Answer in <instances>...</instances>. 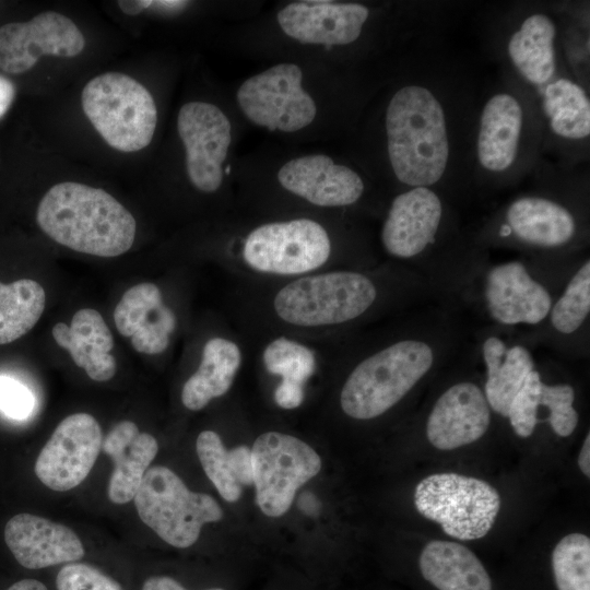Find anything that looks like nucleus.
Returning <instances> with one entry per match:
<instances>
[{"instance_id": "7c9ffc66", "label": "nucleus", "mask_w": 590, "mask_h": 590, "mask_svg": "<svg viewBox=\"0 0 590 590\" xmlns=\"http://www.w3.org/2000/svg\"><path fill=\"white\" fill-rule=\"evenodd\" d=\"M590 315V261L578 267L567 281L560 296L553 300L545 319L550 335L576 338L589 322Z\"/></svg>"}, {"instance_id": "ddd939ff", "label": "nucleus", "mask_w": 590, "mask_h": 590, "mask_svg": "<svg viewBox=\"0 0 590 590\" xmlns=\"http://www.w3.org/2000/svg\"><path fill=\"white\" fill-rule=\"evenodd\" d=\"M102 447V429L94 416L75 413L63 418L40 450L35 474L48 488L66 492L91 472Z\"/></svg>"}, {"instance_id": "49530a36", "label": "nucleus", "mask_w": 590, "mask_h": 590, "mask_svg": "<svg viewBox=\"0 0 590 590\" xmlns=\"http://www.w3.org/2000/svg\"><path fill=\"white\" fill-rule=\"evenodd\" d=\"M8 590H48L47 587L35 579H23L13 583Z\"/></svg>"}, {"instance_id": "5701e85b", "label": "nucleus", "mask_w": 590, "mask_h": 590, "mask_svg": "<svg viewBox=\"0 0 590 590\" xmlns=\"http://www.w3.org/2000/svg\"><path fill=\"white\" fill-rule=\"evenodd\" d=\"M480 350L486 370L483 391L488 405L507 417L514 398L535 368L534 356L524 344L507 342L493 333L482 340Z\"/></svg>"}, {"instance_id": "f704fd0d", "label": "nucleus", "mask_w": 590, "mask_h": 590, "mask_svg": "<svg viewBox=\"0 0 590 590\" xmlns=\"http://www.w3.org/2000/svg\"><path fill=\"white\" fill-rule=\"evenodd\" d=\"M576 392L569 384L540 385L539 404L545 406L547 421L553 432L560 437L574 433L579 416L574 406Z\"/></svg>"}, {"instance_id": "4468645a", "label": "nucleus", "mask_w": 590, "mask_h": 590, "mask_svg": "<svg viewBox=\"0 0 590 590\" xmlns=\"http://www.w3.org/2000/svg\"><path fill=\"white\" fill-rule=\"evenodd\" d=\"M84 46V36L73 21L58 12H42L27 22L0 27V69L23 73L43 56L71 58Z\"/></svg>"}, {"instance_id": "7ed1b4c3", "label": "nucleus", "mask_w": 590, "mask_h": 590, "mask_svg": "<svg viewBox=\"0 0 590 590\" xmlns=\"http://www.w3.org/2000/svg\"><path fill=\"white\" fill-rule=\"evenodd\" d=\"M388 156L396 177L412 187L437 182L447 166L449 144L442 107L418 85L400 88L386 110Z\"/></svg>"}, {"instance_id": "473e14b6", "label": "nucleus", "mask_w": 590, "mask_h": 590, "mask_svg": "<svg viewBox=\"0 0 590 590\" xmlns=\"http://www.w3.org/2000/svg\"><path fill=\"white\" fill-rule=\"evenodd\" d=\"M262 361L267 370L282 377V381L304 386L316 367L314 352L296 341L278 338L264 349Z\"/></svg>"}, {"instance_id": "f3484780", "label": "nucleus", "mask_w": 590, "mask_h": 590, "mask_svg": "<svg viewBox=\"0 0 590 590\" xmlns=\"http://www.w3.org/2000/svg\"><path fill=\"white\" fill-rule=\"evenodd\" d=\"M491 408L483 389L471 380L449 386L426 420V436L437 449L452 450L479 440L489 428Z\"/></svg>"}, {"instance_id": "aec40b11", "label": "nucleus", "mask_w": 590, "mask_h": 590, "mask_svg": "<svg viewBox=\"0 0 590 590\" xmlns=\"http://www.w3.org/2000/svg\"><path fill=\"white\" fill-rule=\"evenodd\" d=\"M114 321L119 333L130 338L135 351L160 354L169 344L176 327V317L164 305L160 288L153 283L130 287L116 305Z\"/></svg>"}, {"instance_id": "9d476101", "label": "nucleus", "mask_w": 590, "mask_h": 590, "mask_svg": "<svg viewBox=\"0 0 590 590\" xmlns=\"http://www.w3.org/2000/svg\"><path fill=\"white\" fill-rule=\"evenodd\" d=\"M469 283L470 298L498 327L539 326L554 300L548 288L517 260L487 267Z\"/></svg>"}, {"instance_id": "4c0bfd02", "label": "nucleus", "mask_w": 590, "mask_h": 590, "mask_svg": "<svg viewBox=\"0 0 590 590\" xmlns=\"http://www.w3.org/2000/svg\"><path fill=\"white\" fill-rule=\"evenodd\" d=\"M34 406L31 391L17 380L0 376V411L14 420L26 418Z\"/></svg>"}, {"instance_id": "cd10ccee", "label": "nucleus", "mask_w": 590, "mask_h": 590, "mask_svg": "<svg viewBox=\"0 0 590 590\" xmlns=\"http://www.w3.org/2000/svg\"><path fill=\"white\" fill-rule=\"evenodd\" d=\"M554 37V24L544 14L529 16L511 36L508 44L509 56L528 81L543 84L553 75Z\"/></svg>"}, {"instance_id": "b1692460", "label": "nucleus", "mask_w": 590, "mask_h": 590, "mask_svg": "<svg viewBox=\"0 0 590 590\" xmlns=\"http://www.w3.org/2000/svg\"><path fill=\"white\" fill-rule=\"evenodd\" d=\"M505 217L515 238L535 248H560L576 234V221L568 209L545 198L517 199L507 209Z\"/></svg>"}, {"instance_id": "c85d7f7f", "label": "nucleus", "mask_w": 590, "mask_h": 590, "mask_svg": "<svg viewBox=\"0 0 590 590\" xmlns=\"http://www.w3.org/2000/svg\"><path fill=\"white\" fill-rule=\"evenodd\" d=\"M45 305V290L34 280L0 283V345L26 334L39 320Z\"/></svg>"}, {"instance_id": "f257e3e1", "label": "nucleus", "mask_w": 590, "mask_h": 590, "mask_svg": "<svg viewBox=\"0 0 590 590\" xmlns=\"http://www.w3.org/2000/svg\"><path fill=\"white\" fill-rule=\"evenodd\" d=\"M462 343L463 329L449 309H417L403 334L352 368L340 393L342 411L358 421L381 416L444 361L457 357Z\"/></svg>"}, {"instance_id": "58836bf2", "label": "nucleus", "mask_w": 590, "mask_h": 590, "mask_svg": "<svg viewBox=\"0 0 590 590\" xmlns=\"http://www.w3.org/2000/svg\"><path fill=\"white\" fill-rule=\"evenodd\" d=\"M234 474L240 485H250L252 477L251 449L247 446H238L229 450Z\"/></svg>"}, {"instance_id": "6e6552de", "label": "nucleus", "mask_w": 590, "mask_h": 590, "mask_svg": "<svg viewBox=\"0 0 590 590\" xmlns=\"http://www.w3.org/2000/svg\"><path fill=\"white\" fill-rule=\"evenodd\" d=\"M241 255L255 271L300 275L329 260L331 239L327 229L311 219L266 223L247 235Z\"/></svg>"}, {"instance_id": "c756f323", "label": "nucleus", "mask_w": 590, "mask_h": 590, "mask_svg": "<svg viewBox=\"0 0 590 590\" xmlns=\"http://www.w3.org/2000/svg\"><path fill=\"white\" fill-rule=\"evenodd\" d=\"M543 107L556 134L575 140L589 135L590 103L576 83L560 79L547 85Z\"/></svg>"}, {"instance_id": "2eb2a0df", "label": "nucleus", "mask_w": 590, "mask_h": 590, "mask_svg": "<svg viewBox=\"0 0 590 590\" xmlns=\"http://www.w3.org/2000/svg\"><path fill=\"white\" fill-rule=\"evenodd\" d=\"M369 16L367 7L354 2L294 1L278 11L282 32L305 45L344 46L358 39Z\"/></svg>"}, {"instance_id": "de8ad7c7", "label": "nucleus", "mask_w": 590, "mask_h": 590, "mask_svg": "<svg viewBox=\"0 0 590 590\" xmlns=\"http://www.w3.org/2000/svg\"><path fill=\"white\" fill-rule=\"evenodd\" d=\"M299 507L307 514H316L319 506L316 497L310 493H305L298 500Z\"/></svg>"}, {"instance_id": "20e7f679", "label": "nucleus", "mask_w": 590, "mask_h": 590, "mask_svg": "<svg viewBox=\"0 0 590 590\" xmlns=\"http://www.w3.org/2000/svg\"><path fill=\"white\" fill-rule=\"evenodd\" d=\"M379 290L368 274L337 270L298 278L273 298V309L296 327L339 326L357 320L376 305Z\"/></svg>"}, {"instance_id": "f8f14e48", "label": "nucleus", "mask_w": 590, "mask_h": 590, "mask_svg": "<svg viewBox=\"0 0 590 590\" xmlns=\"http://www.w3.org/2000/svg\"><path fill=\"white\" fill-rule=\"evenodd\" d=\"M177 131L190 182L204 193L215 192L224 180L223 166L233 139L228 117L214 104L188 102L179 109Z\"/></svg>"}, {"instance_id": "c03bdc74", "label": "nucleus", "mask_w": 590, "mask_h": 590, "mask_svg": "<svg viewBox=\"0 0 590 590\" xmlns=\"http://www.w3.org/2000/svg\"><path fill=\"white\" fill-rule=\"evenodd\" d=\"M189 4L188 1L179 0H160L151 1L150 9H155L163 12H178Z\"/></svg>"}, {"instance_id": "423d86ee", "label": "nucleus", "mask_w": 590, "mask_h": 590, "mask_svg": "<svg viewBox=\"0 0 590 590\" xmlns=\"http://www.w3.org/2000/svg\"><path fill=\"white\" fill-rule=\"evenodd\" d=\"M133 499L142 522L179 548L191 546L204 523L223 517L212 496L191 492L179 476L162 465L148 469Z\"/></svg>"}, {"instance_id": "ea45409f", "label": "nucleus", "mask_w": 590, "mask_h": 590, "mask_svg": "<svg viewBox=\"0 0 590 590\" xmlns=\"http://www.w3.org/2000/svg\"><path fill=\"white\" fill-rule=\"evenodd\" d=\"M304 400V386L281 381L274 391L275 403L286 410L298 408Z\"/></svg>"}, {"instance_id": "9b49d317", "label": "nucleus", "mask_w": 590, "mask_h": 590, "mask_svg": "<svg viewBox=\"0 0 590 590\" xmlns=\"http://www.w3.org/2000/svg\"><path fill=\"white\" fill-rule=\"evenodd\" d=\"M256 502L269 517H280L292 505L299 486L318 474L321 460L303 440L279 432L261 434L251 448Z\"/></svg>"}, {"instance_id": "4be33fe9", "label": "nucleus", "mask_w": 590, "mask_h": 590, "mask_svg": "<svg viewBox=\"0 0 590 590\" xmlns=\"http://www.w3.org/2000/svg\"><path fill=\"white\" fill-rule=\"evenodd\" d=\"M103 451L114 461L108 484V498L114 504L132 500L158 445L148 433H141L131 421H121L113 427L102 444Z\"/></svg>"}, {"instance_id": "a878e982", "label": "nucleus", "mask_w": 590, "mask_h": 590, "mask_svg": "<svg viewBox=\"0 0 590 590\" xmlns=\"http://www.w3.org/2000/svg\"><path fill=\"white\" fill-rule=\"evenodd\" d=\"M522 127V109L508 94H497L485 105L480 122L477 155L489 170L502 172L515 161Z\"/></svg>"}, {"instance_id": "0eeeda50", "label": "nucleus", "mask_w": 590, "mask_h": 590, "mask_svg": "<svg viewBox=\"0 0 590 590\" xmlns=\"http://www.w3.org/2000/svg\"><path fill=\"white\" fill-rule=\"evenodd\" d=\"M414 504L425 518L458 540H476L492 529L500 508L498 492L487 482L457 473H436L416 486Z\"/></svg>"}, {"instance_id": "1a4fd4ad", "label": "nucleus", "mask_w": 590, "mask_h": 590, "mask_svg": "<svg viewBox=\"0 0 590 590\" xmlns=\"http://www.w3.org/2000/svg\"><path fill=\"white\" fill-rule=\"evenodd\" d=\"M302 81L298 64L276 63L246 79L237 88L236 102L253 125L270 131L297 132L317 115L315 99L303 88Z\"/></svg>"}, {"instance_id": "c9c22d12", "label": "nucleus", "mask_w": 590, "mask_h": 590, "mask_svg": "<svg viewBox=\"0 0 590 590\" xmlns=\"http://www.w3.org/2000/svg\"><path fill=\"white\" fill-rule=\"evenodd\" d=\"M541 381V373L534 368L509 406L507 418L514 433L521 438L530 437L538 425L535 415Z\"/></svg>"}, {"instance_id": "412c9836", "label": "nucleus", "mask_w": 590, "mask_h": 590, "mask_svg": "<svg viewBox=\"0 0 590 590\" xmlns=\"http://www.w3.org/2000/svg\"><path fill=\"white\" fill-rule=\"evenodd\" d=\"M54 340L67 350L76 366L95 381H106L117 370L113 334L102 315L92 308L78 310L70 326L57 322L51 330Z\"/></svg>"}, {"instance_id": "39448f33", "label": "nucleus", "mask_w": 590, "mask_h": 590, "mask_svg": "<svg viewBox=\"0 0 590 590\" xmlns=\"http://www.w3.org/2000/svg\"><path fill=\"white\" fill-rule=\"evenodd\" d=\"M83 111L111 148L135 152L154 135L157 109L151 93L131 76L107 72L92 79L82 91Z\"/></svg>"}, {"instance_id": "a18cd8bd", "label": "nucleus", "mask_w": 590, "mask_h": 590, "mask_svg": "<svg viewBox=\"0 0 590 590\" xmlns=\"http://www.w3.org/2000/svg\"><path fill=\"white\" fill-rule=\"evenodd\" d=\"M578 465L581 472L589 477L590 476V435L587 434L580 453L578 457Z\"/></svg>"}, {"instance_id": "79ce46f5", "label": "nucleus", "mask_w": 590, "mask_h": 590, "mask_svg": "<svg viewBox=\"0 0 590 590\" xmlns=\"http://www.w3.org/2000/svg\"><path fill=\"white\" fill-rule=\"evenodd\" d=\"M15 95L13 83L3 75H0V118H2L10 108Z\"/></svg>"}, {"instance_id": "a19ab883", "label": "nucleus", "mask_w": 590, "mask_h": 590, "mask_svg": "<svg viewBox=\"0 0 590 590\" xmlns=\"http://www.w3.org/2000/svg\"><path fill=\"white\" fill-rule=\"evenodd\" d=\"M142 590H186L179 582L170 577L158 576L146 579ZM206 590H224L222 588H211Z\"/></svg>"}, {"instance_id": "bb28decb", "label": "nucleus", "mask_w": 590, "mask_h": 590, "mask_svg": "<svg viewBox=\"0 0 590 590\" xmlns=\"http://www.w3.org/2000/svg\"><path fill=\"white\" fill-rule=\"evenodd\" d=\"M240 364L241 352L235 342L219 337L210 339L203 346L199 368L182 387V404L199 411L212 399L225 394Z\"/></svg>"}, {"instance_id": "2f4dec72", "label": "nucleus", "mask_w": 590, "mask_h": 590, "mask_svg": "<svg viewBox=\"0 0 590 590\" xmlns=\"http://www.w3.org/2000/svg\"><path fill=\"white\" fill-rule=\"evenodd\" d=\"M557 590H590V540L582 533L564 536L552 553Z\"/></svg>"}, {"instance_id": "72a5a7b5", "label": "nucleus", "mask_w": 590, "mask_h": 590, "mask_svg": "<svg viewBox=\"0 0 590 590\" xmlns=\"http://www.w3.org/2000/svg\"><path fill=\"white\" fill-rule=\"evenodd\" d=\"M196 449L206 476L214 484L220 495L227 502H236L241 494L231 461L229 450H226L220 436L213 430L199 434Z\"/></svg>"}, {"instance_id": "e433bc0d", "label": "nucleus", "mask_w": 590, "mask_h": 590, "mask_svg": "<svg viewBox=\"0 0 590 590\" xmlns=\"http://www.w3.org/2000/svg\"><path fill=\"white\" fill-rule=\"evenodd\" d=\"M56 586L57 590H122L116 580L84 563L63 566L57 575Z\"/></svg>"}, {"instance_id": "a211bd4d", "label": "nucleus", "mask_w": 590, "mask_h": 590, "mask_svg": "<svg viewBox=\"0 0 590 590\" xmlns=\"http://www.w3.org/2000/svg\"><path fill=\"white\" fill-rule=\"evenodd\" d=\"M276 177L286 191L324 208L354 204L365 189L355 170L324 154L294 157L279 168Z\"/></svg>"}, {"instance_id": "f03ea898", "label": "nucleus", "mask_w": 590, "mask_h": 590, "mask_svg": "<svg viewBox=\"0 0 590 590\" xmlns=\"http://www.w3.org/2000/svg\"><path fill=\"white\" fill-rule=\"evenodd\" d=\"M36 220L42 231L72 250L117 257L133 245L137 224L132 214L99 188L64 181L40 200Z\"/></svg>"}, {"instance_id": "dca6fc26", "label": "nucleus", "mask_w": 590, "mask_h": 590, "mask_svg": "<svg viewBox=\"0 0 590 590\" xmlns=\"http://www.w3.org/2000/svg\"><path fill=\"white\" fill-rule=\"evenodd\" d=\"M441 219V201L428 187L400 193L381 228L386 252L400 260L420 259L434 245Z\"/></svg>"}, {"instance_id": "6ab92c4d", "label": "nucleus", "mask_w": 590, "mask_h": 590, "mask_svg": "<svg viewBox=\"0 0 590 590\" xmlns=\"http://www.w3.org/2000/svg\"><path fill=\"white\" fill-rule=\"evenodd\" d=\"M4 541L19 564L30 569L74 562L85 554L73 530L32 514H19L8 521Z\"/></svg>"}, {"instance_id": "37998d69", "label": "nucleus", "mask_w": 590, "mask_h": 590, "mask_svg": "<svg viewBox=\"0 0 590 590\" xmlns=\"http://www.w3.org/2000/svg\"><path fill=\"white\" fill-rule=\"evenodd\" d=\"M151 0L118 1V7L122 12L129 15H137L146 9H150Z\"/></svg>"}, {"instance_id": "393cba45", "label": "nucleus", "mask_w": 590, "mask_h": 590, "mask_svg": "<svg viewBox=\"0 0 590 590\" xmlns=\"http://www.w3.org/2000/svg\"><path fill=\"white\" fill-rule=\"evenodd\" d=\"M422 576L438 590H492V580L477 556L457 542L433 540L421 552Z\"/></svg>"}]
</instances>
